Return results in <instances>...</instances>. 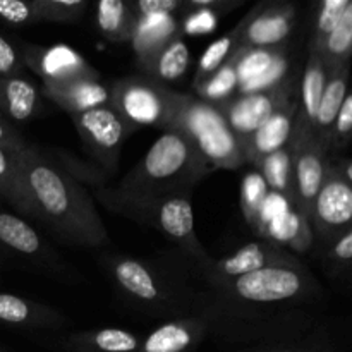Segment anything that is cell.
I'll list each match as a JSON object with an SVG mask.
<instances>
[{"label": "cell", "mask_w": 352, "mask_h": 352, "mask_svg": "<svg viewBox=\"0 0 352 352\" xmlns=\"http://www.w3.org/2000/svg\"><path fill=\"white\" fill-rule=\"evenodd\" d=\"M325 309L322 282L301 263L199 285L195 315L205 322L208 337L236 347H256L302 339L322 325Z\"/></svg>", "instance_id": "cell-1"}, {"label": "cell", "mask_w": 352, "mask_h": 352, "mask_svg": "<svg viewBox=\"0 0 352 352\" xmlns=\"http://www.w3.org/2000/svg\"><path fill=\"white\" fill-rule=\"evenodd\" d=\"M16 165L33 222L69 246L109 244V232L91 192L69 177L43 148L28 143L16 155Z\"/></svg>", "instance_id": "cell-2"}, {"label": "cell", "mask_w": 352, "mask_h": 352, "mask_svg": "<svg viewBox=\"0 0 352 352\" xmlns=\"http://www.w3.org/2000/svg\"><path fill=\"white\" fill-rule=\"evenodd\" d=\"M102 265L117 292L136 311L164 320L195 315L198 287L179 268L162 260L116 253L102 256Z\"/></svg>", "instance_id": "cell-3"}, {"label": "cell", "mask_w": 352, "mask_h": 352, "mask_svg": "<svg viewBox=\"0 0 352 352\" xmlns=\"http://www.w3.org/2000/svg\"><path fill=\"white\" fill-rule=\"evenodd\" d=\"M91 196L112 213L158 230L177 246L191 267L206 263L212 258L196 236L191 192L144 196L107 186L91 191Z\"/></svg>", "instance_id": "cell-4"}, {"label": "cell", "mask_w": 352, "mask_h": 352, "mask_svg": "<svg viewBox=\"0 0 352 352\" xmlns=\"http://www.w3.org/2000/svg\"><path fill=\"white\" fill-rule=\"evenodd\" d=\"M212 172L188 138L177 131H164L116 188L144 196L192 195L196 186Z\"/></svg>", "instance_id": "cell-5"}, {"label": "cell", "mask_w": 352, "mask_h": 352, "mask_svg": "<svg viewBox=\"0 0 352 352\" xmlns=\"http://www.w3.org/2000/svg\"><path fill=\"white\" fill-rule=\"evenodd\" d=\"M162 131H177L188 138L212 170H236L246 165L239 141L223 113L198 96L170 89Z\"/></svg>", "instance_id": "cell-6"}, {"label": "cell", "mask_w": 352, "mask_h": 352, "mask_svg": "<svg viewBox=\"0 0 352 352\" xmlns=\"http://www.w3.org/2000/svg\"><path fill=\"white\" fill-rule=\"evenodd\" d=\"M0 254L9 256L60 280H76L78 274L62 260L60 254L47 243L43 236L17 213L0 205Z\"/></svg>", "instance_id": "cell-7"}, {"label": "cell", "mask_w": 352, "mask_h": 352, "mask_svg": "<svg viewBox=\"0 0 352 352\" xmlns=\"http://www.w3.org/2000/svg\"><path fill=\"white\" fill-rule=\"evenodd\" d=\"M71 120L93 164L98 165L112 177L119 167L124 143L131 134L136 133V127L131 126L110 105L74 113L71 116Z\"/></svg>", "instance_id": "cell-8"}, {"label": "cell", "mask_w": 352, "mask_h": 352, "mask_svg": "<svg viewBox=\"0 0 352 352\" xmlns=\"http://www.w3.org/2000/svg\"><path fill=\"white\" fill-rule=\"evenodd\" d=\"M291 155V203L305 220L309 219L313 201L323 184L329 165V151L311 131L294 124L287 143Z\"/></svg>", "instance_id": "cell-9"}, {"label": "cell", "mask_w": 352, "mask_h": 352, "mask_svg": "<svg viewBox=\"0 0 352 352\" xmlns=\"http://www.w3.org/2000/svg\"><path fill=\"white\" fill-rule=\"evenodd\" d=\"M302 261L274 241H254L229 256L195 265L192 274L201 285H217L272 267H298Z\"/></svg>", "instance_id": "cell-10"}, {"label": "cell", "mask_w": 352, "mask_h": 352, "mask_svg": "<svg viewBox=\"0 0 352 352\" xmlns=\"http://www.w3.org/2000/svg\"><path fill=\"white\" fill-rule=\"evenodd\" d=\"M170 86H164L144 76H127L110 82V107L131 126L164 127L167 119Z\"/></svg>", "instance_id": "cell-11"}, {"label": "cell", "mask_w": 352, "mask_h": 352, "mask_svg": "<svg viewBox=\"0 0 352 352\" xmlns=\"http://www.w3.org/2000/svg\"><path fill=\"white\" fill-rule=\"evenodd\" d=\"M296 98H298V82L296 78L287 76L274 88L248 93V95L236 93L232 98L217 107L223 113L239 144H243L272 113Z\"/></svg>", "instance_id": "cell-12"}, {"label": "cell", "mask_w": 352, "mask_h": 352, "mask_svg": "<svg viewBox=\"0 0 352 352\" xmlns=\"http://www.w3.org/2000/svg\"><path fill=\"white\" fill-rule=\"evenodd\" d=\"M308 222L322 246H327L330 241L352 227V182L344 179L330 158Z\"/></svg>", "instance_id": "cell-13"}, {"label": "cell", "mask_w": 352, "mask_h": 352, "mask_svg": "<svg viewBox=\"0 0 352 352\" xmlns=\"http://www.w3.org/2000/svg\"><path fill=\"white\" fill-rule=\"evenodd\" d=\"M298 10L291 2H261L237 24V48H280L294 31Z\"/></svg>", "instance_id": "cell-14"}, {"label": "cell", "mask_w": 352, "mask_h": 352, "mask_svg": "<svg viewBox=\"0 0 352 352\" xmlns=\"http://www.w3.org/2000/svg\"><path fill=\"white\" fill-rule=\"evenodd\" d=\"M21 55L26 69L33 71L40 78L43 88L98 72L85 60L79 52L65 45L40 47L33 43H21Z\"/></svg>", "instance_id": "cell-15"}, {"label": "cell", "mask_w": 352, "mask_h": 352, "mask_svg": "<svg viewBox=\"0 0 352 352\" xmlns=\"http://www.w3.org/2000/svg\"><path fill=\"white\" fill-rule=\"evenodd\" d=\"M287 55L280 48H237V93H258L277 86L287 78Z\"/></svg>", "instance_id": "cell-16"}, {"label": "cell", "mask_w": 352, "mask_h": 352, "mask_svg": "<svg viewBox=\"0 0 352 352\" xmlns=\"http://www.w3.org/2000/svg\"><path fill=\"white\" fill-rule=\"evenodd\" d=\"M67 323V316L52 306L10 292H0V325L26 332H55Z\"/></svg>", "instance_id": "cell-17"}, {"label": "cell", "mask_w": 352, "mask_h": 352, "mask_svg": "<svg viewBox=\"0 0 352 352\" xmlns=\"http://www.w3.org/2000/svg\"><path fill=\"white\" fill-rule=\"evenodd\" d=\"M296 113H298V98L292 100L291 103L278 109L277 112L272 113L243 144L244 164H250L256 167L263 158L270 157L275 151L287 148L289 140H291L292 127H294Z\"/></svg>", "instance_id": "cell-18"}, {"label": "cell", "mask_w": 352, "mask_h": 352, "mask_svg": "<svg viewBox=\"0 0 352 352\" xmlns=\"http://www.w3.org/2000/svg\"><path fill=\"white\" fill-rule=\"evenodd\" d=\"M206 337L208 329L199 316L165 320L141 339L138 352H196Z\"/></svg>", "instance_id": "cell-19"}, {"label": "cell", "mask_w": 352, "mask_h": 352, "mask_svg": "<svg viewBox=\"0 0 352 352\" xmlns=\"http://www.w3.org/2000/svg\"><path fill=\"white\" fill-rule=\"evenodd\" d=\"M41 91L69 116L110 103V82L102 81L98 72L76 78L62 85L45 86Z\"/></svg>", "instance_id": "cell-20"}, {"label": "cell", "mask_w": 352, "mask_h": 352, "mask_svg": "<svg viewBox=\"0 0 352 352\" xmlns=\"http://www.w3.org/2000/svg\"><path fill=\"white\" fill-rule=\"evenodd\" d=\"M189 64L191 50L179 31L168 36L155 50L138 57V65L143 72L141 76L164 86L179 81L188 72Z\"/></svg>", "instance_id": "cell-21"}, {"label": "cell", "mask_w": 352, "mask_h": 352, "mask_svg": "<svg viewBox=\"0 0 352 352\" xmlns=\"http://www.w3.org/2000/svg\"><path fill=\"white\" fill-rule=\"evenodd\" d=\"M140 344L136 333L119 327L79 330L60 340L64 352H138Z\"/></svg>", "instance_id": "cell-22"}, {"label": "cell", "mask_w": 352, "mask_h": 352, "mask_svg": "<svg viewBox=\"0 0 352 352\" xmlns=\"http://www.w3.org/2000/svg\"><path fill=\"white\" fill-rule=\"evenodd\" d=\"M41 91L30 78H0V116L14 124H26L40 110Z\"/></svg>", "instance_id": "cell-23"}, {"label": "cell", "mask_w": 352, "mask_h": 352, "mask_svg": "<svg viewBox=\"0 0 352 352\" xmlns=\"http://www.w3.org/2000/svg\"><path fill=\"white\" fill-rule=\"evenodd\" d=\"M349 71L351 64H340L330 69L325 89H323L322 100H320L318 110H316V116L315 119H313L311 134L325 148L327 143H329V134L330 129H332L333 120H336L337 113H339L340 107H342L344 98L349 95V93H347V86H349Z\"/></svg>", "instance_id": "cell-24"}, {"label": "cell", "mask_w": 352, "mask_h": 352, "mask_svg": "<svg viewBox=\"0 0 352 352\" xmlns=\"http://www.w3.org/2000/svg\"><path fill=\"white\" fill-rule=\"evenodd\" d=\"M327 78H329V67L323 62L322 55L309 48L308 60H306V67L301 78V86H299L298 113H296L294 120L296 126L301 127V129L311 131L313 119H315L316 110H318Z\"/></svg>", "instance_id": "cell-25"}, {"label": "cell", "mask_w": 352, "mask_h": 352, "mask_svg": "<svg viewBox=\"0 0 352 352\" xmlns=\"http://www.w3.org/2000/svg\"><path fill=\"white\" fill-rule=\"evenodd\" d=\"M95 21L100 34L112 43L133 40L138 19L126 0H102L96 3Z\"/></svg>", "instance_id": "cell-26"}, {"label": "cell", "mask_w": 352, "mask_h": 352, "mask_svg": "<svg viewBox=\"0 0 352 352\" xmlns=\"http://www.w3.org/2000/svg\"><path fill=\"white\" fill-rule=\"evenodd\" d=\"M48 153V157L65 172L71 179H74L78 184H81L82 188H86L89 191H95V189L107 188L110 182V175L107 174L103 168H100L98 165L93 164L91 160H85V158H79L78 155L72 153V151L64 150V148H50V150H45Z\"/></svg>", "instance_id": "cell-27"}, {"label": "cell", "mask_w": 352, "mask_h": 352, "mask_svg": "<svg viewBox=\"0 0 352 352\" xmlns=\"http://www.w3.org/2000/svg\"><path fill=\"white\" fill-rule=\"evenodd\" d=\"M7 203L14 213L33 222L30 203L21 184L16 165V155L0 148V203Z\"/></svg>", "instance_id": "cell-28"}, {"label": "cell", "mask_w": 352, "mask_h": 352, "mask_svg": "<svg viewBox=\"0 0 352 352\" xmlns=\"http://www.w3.org/2000/svg\"><path fill=\"white\" fill-rule=\"evenodd\" d=\"M322 55L329 71L336 65L351 64L352 55V6L344 12L342 19L325 36L318 47H309Z\"/></svg>", "instance_id": "cell-29"}, {"label": "cell", "mask_w": 352, "mask_h": 352, "mask_svg": "<svg viewBox=\"0 0 352 352\" xmlns=\"http://www.w3.org/2000/svg\"><path fill=\"white\" fill-rule=\"evenodd\" d=\"M237 86H239V81H237L236 72V52H234L226 65H222L215 74L195 86V96H198L203 102L212 103V105H222L223 102L236 95Z\"/></svg>", "instance_id": "cell-30"}, {"label": "cell", "mask_w": 352, "mask_h": 352, "mask_svg": "<svg viewBox=\"0 0 352 352\" xmlns=\"http://www.w3.org/2000/svg\"><path fill=\"white\" fill-rule=\"evenodd\" d=\"M236 50H237L236 30L223 34V36L217 38L212 45H208V48H206V50L201 54V57H199L198 65H196V71H195V78H192V86L199 85V82L205 81L206 78L215 74L222 65H226L227 62H229V58L232 57Z\"/></svg>", "instance_id": "cell-31"}, {"label": "cell", "mask_w": 352, "mask_h": 352, "mask_svg": "<svg viewBox=\"0 0 352 352\" xmlns=\"http://www.w3.org/2000/svg\"><path fill=\"white\" fill-rule=\"evenodd\" d=\"M38 23L78 24L86 16L89 2L86 0H33Z\"/></svg>", "instance_id": "cell-32"}, {"label": "cell", "mask_w": 352, "mask_h": 352, "mask_svg": "<svg viewBox=\"0 0 352 352\" xmlns=\"http://www.w3.org/2000/svg\"><path fill=\"white\" fill-rule=\"evenodd\" d=\"M323 268L332 280L349 278L352 270V227L323 246Z\"/></svg>", "instance_id": "cell-33"}, {"label": "cell", "mask_w": 352, "mask_h": 352, "mask_svg": "<svg viewBox=\"0 0 352 352\" xmlns=\"http://www.w3.org/2000/svg\"><path fill=\"white\" fill-rule=\"evenodd\" d=\"M256 168H260L270 188L284 192L291 199V155L287 148L263 158Z\"/></svg>", "instance_id": "cell-34"}, {"label": "cell", "mask_w": 352, "mask_h": 352, "mask_svg": "<svg viewBox=\"0 0 352 352\" xmlns=\"http://www.w3.org/2000/svg\"><path fill=\"white\" fill-rule=\"evenodd\" d=\"M320 329H315L302 339L287 344H274V346L256 347H236L232 352H340L327 337L320 336Z\"/></svg>", "instance_id": "cell-35"}, {"label": "cell", "mask_w": 352, "mask_h": 352, "mask_svg": "<svg viewBox=\"0 0 352 352\" xmlns=\"http://www.w3.org/2000/svg\"><path fill=\"white\" fill-rule=\"evenodd\" d=\"M351 6V0H323V2H320L318 14H316L315 19V28H313L311 40H309V47H318L325 40L327 34L342 19L344 12Z\"/></svg>", "instance_id": "cell-36"}, {"label": "cell", "mask_w": 352, "mask_h": 352, "mask_svg": "<svg viewBox=\"0 0 352 352\" xmlns=\"http://www.w3.org/2000/svg\"><path fill=\"white\" fill-rule=\"evenodd\" d=\"M352 138V96L347 95L344 98L342 107L337 113L329 134V157H339L344 150H347Z\"/></svg>", "instance_id": "cell-37"}, {"label": "cell", "mask_w": 352, "mask_h": 352, "mask_svg": "<svg viewBox=\"0 0 352 352\" xmlns=\"http://www.w3.org/2000/svg\"><path fill=\"white\" fill-rule=\"evenodd\" d=\"M0 21L16 28L38 23L33 0H0Z\"/></svg>", "instance_id": "cell-38"}, {"label": "cell", "mask_w": 352, "mask_h": 352, "mask_svg": "<svg viewBox=\"0 0 352 352\" xmlns=\"http://www.w3.org/2000/svg\"><path fill=\"white\" fill-rule=\"evenodd\" d=\"M186 0H140L131 2L136 19L146 17H172L175 12H181Z\"/></svg>", "instance_id": "cell-39"}, {"label": "cell", "mask_w": 352, "mask_h": 352, "mask_svg": "<svg viewBox=\"0 0 352 352\" xmlns=\"http://www.w3.org/2000/svg\"><path fill=\"white\" fill-rule=\"evenodd\" d=\"M24 65L21 50H17L3 34H0V78H16L24 76Z\"/></svg>", "instance_id": "cell-40"}, {"label": "cell", "mask_w": 352, "mask_h": 352, "mask_svg": "<svg viewBox=\"0 0 352 352\" xmlns=\"http://www.w3.org/2000/svg\"><path fill=\"white\" fill-rule=\"evenodd\" d=\"M184 12V21H182V30L179 33L184 36V33L199 34L210 33L217 26L220 14L213 10H182Z\"/></svg>", "instance_id": "cell-41"}, {"label": "cell", "mask_w": 352, "mask_h": 352, "mask_svg": "<svg viewBox=\"0 0 352 352\" xmlns=\"http://www.w3.org/2000/svg\"><path fill=\"white\" fill-rule=\"evenodd\" d=\"M28 141L24 140L23 134L17 131L16 126L7 122L2 116H0V148H3L9 153L17 155L26 148Z\"/></svg>", "instance_id": "cell-42"}, {"label": "cell", "mask_w": 352, "mask_h": 352, "mask_svg": "<svg viewBox=\"0 0 352 352\" xmlns=\"http://www.w3.org/2000/svg\"><path fill=\"white\" fill-rule=\"evenodd\" d=\"M2 260H3V256L0 254V270H2Z\"/></svg>", "instance_id": "cell-43"}, {"label": "cell", "mask_w": 352, "mask_h": 352, "mask_svg": "<svg viewBox=\"0 0 352 352\" xmlns=\"http://www.w3.org/2000/svg\"><path fill=\"white\" fill-rule=\"evenodd\" d=\"M0 352H7V351H6V349H3V347H2V346H0Z\"/></svg>", "instance_id": "cell-44"}, {"label": "cell", "mask_w": 352, "mask_h": 352, "mask_svg": "<svg viewBox=\"0 0 352 352\" xmlns=\"http://www.w3.org/2000/svg\"><path fill=\"white\" fill-rule=\"evenodd\" d=\"M0 205H2V203H0Z\"/></svg>", "instance_id": "cell-45"}]
</instances>
